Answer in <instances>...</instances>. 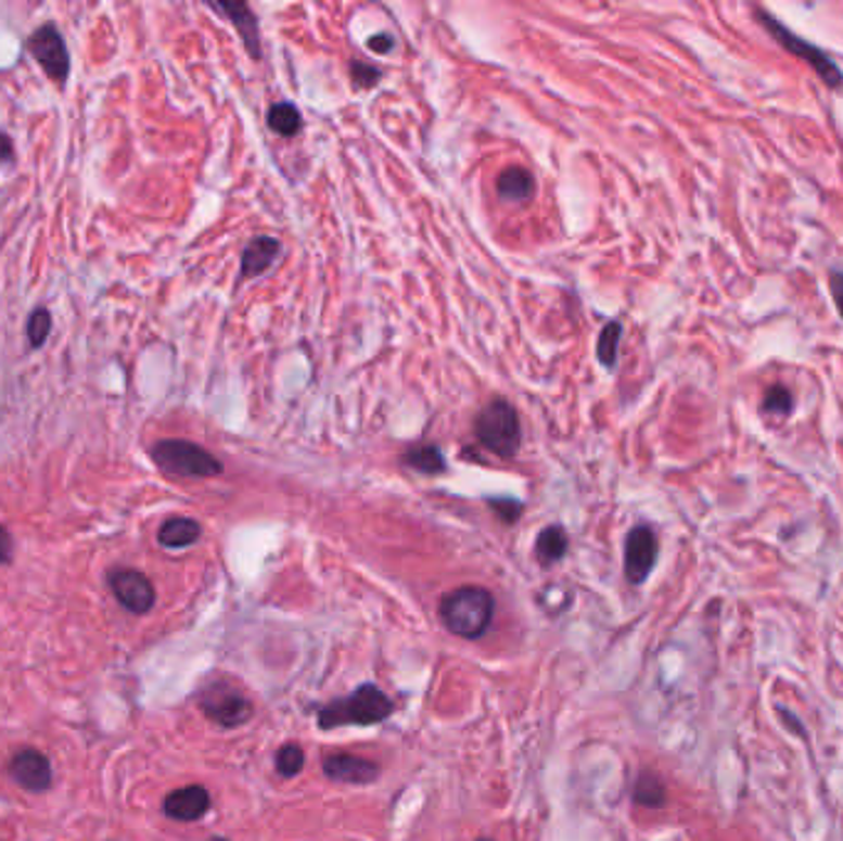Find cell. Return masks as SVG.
<instances>
[{"mask_svg":"<svg viewBox=\"0 0 843 841\" xmlns=\"http://www.w3.org/2000/svg\"><path fill=\"white\" fill-rule=\"evenodd\" d=\"M496 612L494 595L484 587H459L449 595L442 597L439 602V620L451 635L464 639H478L491 627Z\"/></svg>","mask_w":843,"mask_h":841,"instance_id":"obj_1","label":"cell"},{"mask_svg":"<svg viewBox=\"0 0 843 841\" xmlns=\"http://www.w3.org/2000/svg\"><path fill=\"white\" fill-rule=\"evenodd\" d=\"M395 705L373 684L360 686L346 699H335L319 711V728L333 730L343 726H375L393 716Z\"/></svg>","mask_w":843,"mask_h":841,"instance_id":"obj_2","label":"cell"},{"mask_svg":"<svg viewBox=\"0 0 843 841\" xmlns=\"http://www.w3.org/2000/svg\"><path fill=\"white\" fill-rule=\"evenodd\" d=\"M474 434L478 445L494 451L496 457H513L523 439L519 412H515V407L509 400L496 397V400L478 410L474 420Z\"/></svg>","mask_w":843,"mask_h":841,"instance_id":"obj_3","label":"cell"},{"mask_svg":"<svg viewBox=\"0 0 843 841\" xmlns=\"http://www.w3.org/2000/svg\"><path fill=\"white\" fill-rule=\"evenodd\" d=\"M151 457L158 469L178 479H210L222 474V461L205 447L188 439H161L153 445Z\"/></svg>","mask_w":843,"mask_h":841,"instance_id":"obj_4","label":"cell"},{"mask_svg":"<svg viewBox=\"0 0 843 841\" xmlns=\"http://www.w3.org/2000/svg\"><path fill=\"white\" fill-rule=\"evenodd\" d=\"M757 17H759V23L765 25V30H769V35H772V38L779 44H782L787 52H792L794 58H800L814 72H817L823 85L831 87V89H841L843 87V72H841V67L836 65V62L831 60V54H827L821 48H817V44L806 42L804 38H800V35H794L790 27L779 23L775 15H769L765 11H757Z\"/></svg>","mask_w":843,"mask_h":841,"instance_id":"obj_5","label":"cell"},{"mask_svg":"<svg viewBox=\"0 0 843 841\" xmlns=\"http://www.w3.org/2000/svg\"><path fill=\"white\" fill-rule=\"evenodd\" d=\"M201 711L222 728H240L252 718L255 705L230 684H210L201 693Z\"/></svg>","mask_w":843,"mask_h":841,"instance_id":"obj_6","label":"cell"},{"mask_svg":"<svg viewBox=\"0 0 843 841\" xmlns=\"http://www.w3.org/2000/svg\"><path fill=\"white\" fill-rule=\"evenodd\" d=\"M33 58L40 62V67L48 72V77L58 85H65L69 75V52L67 44L62 40V33L52 23L38 27L27 40Z\"/></svg>","mask_w":843,"mask_h":841,"instance_id":"obj_7","label":"cell"},{"mask_svg":"<svg viewBox=\"0 0 843 841\" xmlns=\"http://www.w3.org/2000/svg\"><path fill=\"white\" fill-rule=\"evenodd\" d=\"M659 558V540L654 528L634 526L624 543V575L631 585H641L651 575Z\"/></svg>","mask_w":843,"mask_h":841,"instance_id":"obj_8","label":"cell"},{"mask_svg":"<svg viewBox=\"0 0 843 841\" xmlns=\"http://www.w3.org/2000/svg\"><path fill=\"white\" fill-rule=\"evenodd\" d=\"M108 587L116 600L122 602L133 614H146L151 612L153 602H156V590L146 575L131 568H116L108 573Z\"/></svg>","mask_w":843,"mask_h":841,"instance_id":"obj_9","label":"cell"},{"mask_svg":"<svg viewBox=\"0 0 843 841\" xmlns=\"http://www.w3.org/2000/svg\"><path fill=\"white\" fill-rule=\"evenodd\" d=\"M13 782H17L27 792H44L52 785V767L50 760L40 750L25 748L15 753L11 765H8Z\"/></svg>","mask_w":843,"mask_h":841,"instance_id":"obj_10","label":"cell"},{"mask_svg":"<svg viewBox=\"0 0 843 841\" xmlns=\"http://www.w3.org/2000/svg\"><path fill=\"white\" fill-rule=\"evenodd\" d=\"M323 773L333 782L370 785L378 780L380 767L373 763V760L356 757L348 753H333L323 760Z\"/></svg>","mask_w":843,"mask_h":841,"instance_id":"obj_11","label":"cell"},{"mask_svg":"<svg viewBox=\"0 0 843 841\" xmlns=\"http://www.w3.org/2000/svg\"><path fill=\"white\" fill-rule=\"evenodd\" d=\"M163 812L176 821H197L210 812V792L201 785L180 787L163 800Z\"/></svg>","mask_w":843,"mask_h":841,"instance_id":"obj_12","label":"cell"},{"mask_svg":"<svg viewBox=\"0 0 843 841\" xmlns=\"http://www.w3.org/2000/svg\"><path fill=\"white\" fill-rule=\"evenodd\" d=\"M279 252H281V244L274 238H267V234H259V238L250 240V244L242 252L240 277L242 279L259 277L261 271H267L271 265H274Z\"/></svg>","mask_w":843,"mask_h":841,"instance_id":"obj_13","label":"cell"},{"mask_svg":"<svg viewBox=\"0 0 843 841\" xmlns=\"http://www.w3.org/2000/svg\"><path fill=\"white\" fill-rule=\"evenodd\" d=\"M533 190H536V180L521 166L506 168L501 170V176L496 178V193L503 203H528L533 197Z\"/></svg>","mask_w":843,"mask_h":841,"instance_id":"obj_14","label":"cell"},{"mask_svg":"<svg viewBox=\"0 0 843 841\" xmlns=\"http://www.w3.org/2000/svg\"><path fill=\"white\" fill-rule=\"evenodd\" d=\"M217 13L228 15L232 25L238 27V33L242 35L244 44L252 52V58H259V25L255 13L250 11V5L244 3H213Z\"/></svg>","mask_w":843,"mask_h":841,"instance_id":"obj_15","label":"cell"},{"mask_svg":"<svg viewBox=\"0 0 843 841\" xmlns=\"http://www.w3.org/2000/svg\"><path fill=\"white\" fill-rule=\"evenodd\" d=\"M201 533H203V528L195 519L176 515V519H168L158 528V543L163 548H170V550L188 548V546H193V543L201 540Z\"/></svg>","mask_w":843,"mask_h":841,"instance_id":"obj_16","label":"cell"},{"mask_svg":"<svg viewBox=\"0 0 843 841\" xmlns=\"http://www.w3.org/2000/svg\"><path fill=\"white\" fill-rule=\"evenodd\" d=\"M567 533L562 526H548L536 540V558L542 565H555L567 553Z\"/></svg>","mask_w":843,"mask_h":841,"instance_id":"obj_17","label":"cell"},{"mask_svg":"<svg viewBox=\"0 0 843 841\" xmlns=\"http://www.w3.org/2000/svg\"><path fill=\"white\" fill-rule=\"evenodd\" d=\"M405 464L412 467L414 472H422L430 476L442 474L444 469H447V461H444V455L437 445H417L412 449H407Z\"/></svg>","mask_w":843,"mask_h":841,"instance_id":"obj_18","label":"cell"},{"mask_svg":"<svg viewBox=\"0 0 843 841\" xmlns=\"http://www.w3.org/2000/svg\"><path fill=\"white\" fill-rule=\"evenodd\" d=\"M267 122H269V129L279 136H284V139H292V136L302 131V114H298V109L289 102H277L271 106Z\"/></svg>","mask_w":843,"mask_h":841,"instance_id":"obj_19","label":"cell"},{"mask_svg":"<svg viewBox=\"0 0 843 841\" xmlns=\"http://www.w3.org/2000/svg\"><path fill=\"white\" fill-rule=\"evenodd\" d=\"M634 802L641 804V807L649 810H659L666 804V787L659 780L656 775L651 773H641L637 785H634Z\"/></svg>","mask_w":843,"mask_h":841,"instance_id":"obj_20","label":"cell"},{"mask_svg":"<svg viewBox=\"0 0 843 841\" xmlns=\"http://www.w3.org/2000/svg\"><path fill=\"white\" fill-rule=\"evenodd\" d=\"M620 341H622V323L620 321H610L600 331V341H597V358L600 364L612 368L616 364V353H620Z\"/></svg>","mask_w":843,"mask_h":841,"instance_id":"obj_21","label":"cell"},{"mask_svg":"<svg viewBox=\"0 0 843 841\" xmlns=\"http://www.w3.org/2000/svg\"><path fill=\"white\" fill-rule=\"evenodd\" d=\"M274 765H277V773H279L281 777H286V780H292V777H296L298 773H302V770H304V765H306L304 750L298 748L296 743H289V746H284V748H279V750H277Z\"/></svg>","mask_w":843,"mask_h":841,"instance_id":"obj_22","label":"cell"},{"mask_svg":"<svg viewBox=\"0 0 843 841\" xmlns=\"http://www.w3.org/2000/svg\"><path fill=\"white\" fill-rule=\"evenodd\" d=\"M52 329V319L48 309H35L30 314V321H27V339H30L33 348H40L44 341L50 336Z\"/></svg>","mask_w":843,"mask_h":841,"instance_id":"obj_23","label":"cell"},{"mask_svg":"<svg viewBox=\"0 0 843 841\" xmlns=\"http://www.w3.org/2000/svg\"><path fill=\"white\" fill-rule=\"evenodd\" d=\"M792 407H794V397H792L790 391H787L784 385H772L765 393V400H763V410L765 412H769V415H790Z\"/></svg>","mask_w":843,"mask_h":841,"instance_id":"obj_24","label":"cell"},{"mask_svg":"<svg viewBox=\"0 0 843 841\" xmlns=\"http://www.w3.org/2000/svg\"><path fill=\"white\" fill-rule=\"evenodd\" d=\"M350 75L358 87H373L380 79V69L373 65H366V62H353Z\"/></svg>","mask_w":843,"mask_h":841,"instance_id":"obj_25","label":"cell"},{"mask_svg":"<svg viewBox=\"0 0 843 841\" xmlns=\"http://www.w3.org/2000/svg\"><path fill=\"white\" fill-rule=\"evenodd\" d=\"M829 289H831L833 304H836V309H839L841 319H843V271L831 269V275H829Z\"/></svg>","mask_w":843,"mask_h":841,"instance_id":"obj_26","label":"cell"},{"mask_svg":"<svg viewBox=\"0 0 843 841\" xmlns=\"http://www.w3.org/2000/svg\"><path fill=\"white\" fill-rule=\"evenodd\" d=\"M491 506H494V509L498 511V515H501L506 523H513L521 515V511H523V506L515 504V501H494Z\"/></svg>","mask_w":843,"mask_h":841,"instance_id":"obj_27","label":"cell"},{"mask_svg":"<svg viewBox=\"0 0 843 841\" xmlns=\"http://www.w3.org/2000/svg\"><path fill=\"white\" fill-rule=\"evenodd\" d=\"M15 553V543L13 536L8 533L5 526H0V563H11Z\"/></svg>","mask_w":843,"mask_h":841,"instance_id":"obj_28","label":"cell"},{"mask_svg":"<svg viewBox=\"0 0 843 841\" xmlns=\"http://www.w3.org/2000/svg\"><path fill=\"white\" fill-rule=\"evenodd\" d=\"M368 48L370 50H373L375 54H383V52H389V50H393L395 48V40L393 38H389V35H373V38H370L368 40Z\"/></svg>","mask_w":843,"mask_h":841,"instance_id":"obj_29","label":"cell"},{"mask_svg":"<svg viewBox=\"0 0 843 841\" xmlns=\"http://www.w3.org/2000/svg\"><path fill=\"white\" fill-rule=\"evenodd\" d=\"M13 153H15L13 141L8 139V133H0V163H8V161H11V158H13Z\"/></svg>","mask_w":843,"mask_h":841,"instance_id":"obj_30","label":"cell"},{"mask_svg":"<svg viewBox=\"0 0 843 841\" xmlns=\"http://www.w3.org/2000/svg\"><path fill=\"white\" fill-rule=\"evenodd\" d=\"M210 841H230V839H225V837H213Z\"/></svg>","mask_w":843,"mask_h":841,"instance_id":"obj_31","label":"cell"},{"mask_svg":"<svg viewBox=\"0 0 843 841\" xmlns=\"http://www.w3.org/2000/svg\"><path fill=\"white\" fill-rule=\"evenodd\" d=\"M478 841H491V839H478Z\"/></svg>","mask_w":843,"mask_h":841,"instance_id":"obj_32","label":"cell"}]
</instances>
